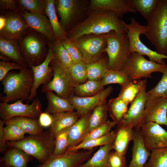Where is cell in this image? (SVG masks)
<instances>
[{
	"label": "cell",
	"instance_id": "31",
	"mask_svg": "<svg viewBox=\"0 0 167 167\" xmlns=\"http://www.w3.org/2000/svg\"><path fill=\"white\" fill-rule=\"evenodd\" d=\"M112 144L101 146L87 161L79 167H109L108 157L112 149Z\"/></svg>",
	"mask_w": 167,
	"mask_h": 167
},
{
	"label": "cell",
	"instance_id": "15",
	"mask_svg": "<svg viewBox=\"0 0 167 167\" xmlns=\"http://www.w3.org/2000/svg\"><path fill=\"white\" fill-rule=\"evenodd\" d=\"M141 133L144 145L149 152L167 148V131L160 124L147 122L142 126Z\"/></svg>",
	"mask_w": 167,
	"mask_h": 167
},
{
	"label": "cell",
	"instance_id": "12",
	"mask_svg": "<svg viewBox=\"0 0 167 167\" xmlns=\"http://www.w3.org/2000/svg\"><path fill=\"white\" fill-rule=\"evenodd\" d=\"M19 100L11 104L0 103V117L3 121L17 117H24L38 119L42 112L39 99L35 98L32 103L24 104Z\"/></svg>",
	"mask_w": 167,
	"mask_h": 167
},
{
	"label": "cell",
	"instance_id": "48",
	"mask_svg": "<svg viewBox=\"0 0 167 167\" xmlns=\"http://www.w3.org/2000/svg\"><path fill=\"white\" fill-rule=\"evenodd\" d=\"M61 41L67 50L74 64L82 61V56L80 51L71 41L67 40Z\"/></svg>",
	"mask_w": 167,
	"mask_h": 167
},
{
	"label": "cell",
	"instance_id": "3",
	"mask_svg": "<svg viewBox=\"0 0 167 167\" xmlns=\"http://www.w3.org/2000/svg\"><path fill=\"white\" fill-rule=\"evenodd\" d=\"M158 53L167 55V0H159L144 35Z\"/></svg>",
	"mask_w": 167,
	"mask_h": 167
},
{
	"label": "cell",
	"instance_id": "23",
	"mask_svg": "<svg viewBox=\"0 0 167 167\" xmlns=\"http://www.w3.org/2000/svg\"><path fill=\"white\" fill-rule=\"evenodd\" d=\"M0 158L1 167H27L33 157L15 147H8Z\"/></svg>",
	"mask_w": 167,
	"mask_h": 167
},
{
	"label": "cell",
	"instance_id": "7",
	"mask_svg": "<svg viewBox=\"0 0 167 167\" xmlns=\"http://www.w3.org/2000/svg\"><path fill=\"white\" fill-rule=\"evenodd\" d=\"M19 42L22 55L29 67L40 64L46 58L49 42L40 33L29 29Z\"/></svg>",
	"mask_w": 167,
	"mask_h": 167
},
{
	"label": "cell",
	"instance_id": "39",
	"mask_svg": "<svg viewBox=\"0 0 167 167\" xmlns=\"http://www.w3.org/2000/svg\"><path fill=\"white\" fill-rule=\"evenodd\" d=\"M147 83L145 79L138 82L131 81L124 86L121 88L118 96L128 104L131 103L142 89Z\"/></svg>",
	"mask_w": 167,
	"mask_h": 167
},
{
	"label": "cell",
	"instance_id": "13",
	"mask_svg": "<svg viewBox=\"0 0 167 167\" xmlns=\"http://www.w3.org/2000/svg\"><path fill=\"white\" fill-rule=\"evenodd\" d=\"M1 15L5 19V24L0 28V36L19 41L28 31V25L19 13L8 11Z\"/></svg>",
	"mask_w": 167,
	"mask_h": 167
},
{
	"label": "cell",
	"instance_id": "35",
	"mask_svg": "<svg viewBox=\"0 0 167 167\" xmlns=\"http://www.w3.org/2000/svg\"><path fill=\"white\" fill-rule=\"evenodd\" d=\"M108 57L97 61L86 64L88 79L99 81L103 78L108 69Z\"/></svg>",
	"mask_w": 167,
	"mask_h": 167
},
{
	"label": "cell",
	"instance_id": "14",
	"mask_svg": "<svg viewBox=\"0 0 167 167\" xmlns=\"http://www.w3.org/2000/svg\"><path fill=\"white\" fill-rule=\"evenodd\" d=\"M96 148L81 151L66 152L60 155L51 156L37 167H79L92 156Z\"/></svg>",
	"mask_w": 167,
	"mask_h": 167
},
{
	"label": "cell",
	"instance_id": "9",
	"mask_svg": "<svg viewBox=\"0 0 167 167\" xmlns=\"http://www.w3.org/2000/svg\"><path fill=\"white\" fill-rule=\"evenodd\" d=\"M107 33L88 34L71 42L80 51L82 61L86 64L98 61L105 57Z\"/></svg>",
	"mask_w": 167,
	"mask_h": 167
},
{
	"label": "cell",
	"instance_id": "11",
	"mask_svg": "<svg viewBox=\"0 0 167 167\" xmlns=\"http://www.w3.org/2000/svg\"><path fill=\"white\" fill-rule=\"evenodd\" d=\"M167 64H161L148 60L143 56L136 52L131 53L130 58L123 69L132 80L142 78H150L151 74L154 72L163 73Z\"/></svg>",
	"mask_w": 167,
	"mask_h": 167
},
{
	"label": "cell",
	"instance_id": "45",
	"mask_svg": "<svg viewBox=\"0 0 167 167\" xmlns=\"http://www.w3.org/2000/svg\"><path fill=\"white\" fill-rule=\"evenodd\" d=\"M6 125L3 128L5 142L19 141L25 137V133L17 126L9 124Z\"/></svg>",
	"mask_w": 167,
	"mask_h": 167
},
{
	"label": "cell",
	"instance_id": "34",
	"mask_svg": "<svg viewBox=\"0 0 167 167\" xmlns=\"http://www.w3.org/2000/svg\"><path fill=\"white\" fill-rule=\"evenodd\" d=\"M108 108L107 101L96 107L91 115L88 133L105 123L107 121Z\"/></svg>",
	"mask_w": 167,
	"mask_h": 167
},
{
	"label": "cell",
	"instance_id": "22",
	"mask_svg": "<svg viewBox=\"0 0 167 167\" xmlns=\"http://www.w3.org/2000/svg\"><path fill=\"white\" fill-rule=\"evenodd\" d=\"M132 159L127 167H143L150 155L143 143L141 129H134Z\"/></svg>",
	"mask_w": 167,
	"mask_h": 167
},
{
	"label": "cell",
	"instance_id": "20",
	"mask_svg": "<svg viewBox=\"0 0 167 167\" xmlns=\"http://www.w3.org/2000/svg\"><path fill=\"white\" fill-rule=\"evenodd\" d=\"M19 13L30 29L41 34L50 43H53L57 40L49 21L45 15L31 12L24 10H19Z\"/></svg>",
	"mask_w": 167,
	"mask_h": 167
},
{
	"label": "cell",
	"instance_id": "6",
	"mask_svg": "<svg viewBox=\"0 0 167 167\" xmlns=\"http://www.w3.org/2000/svg\"><path fill=\"white\" fill-rule=\"evenodd\" d=\"M107 43L105 52L108 57V70H123L131 54L127 33L114 31L108 33Z\"/></svg>",
	"mask_w": 167,
	"mask_h": 167
},
{
	"label": "cell",
	"instance_id": "44",
	"mask_svg": "<svg viewBox=\"0 0 167 167\" xmlns=\"http://www.w3.org/2000/svg\"><path fill=\"white\" fill-rule=\"evenodd\" d=\"M71 127L62 130L56 136L53 154L60 155L66 152L68 146V135Z\"/></svg>",
	"mask_w": 167,
	"mask_h": 167
},
{
	"label": "cell",
	"instance_id": "4",
	"mask_svg": "<svg viewBox=\"0 0 167 167\" xmlns=\"http://www.w3.org/2000/svg\"><path fill=\"white\" fill-rule=\"evenodd\" d=\"M6 147L17 148L42 164L54 153L55 139L48 131L36 135H29L22 139L16 142L6 141Z\"/></svg>",
	"mask_w": 167,
	"mask_h": 167
},
{
	"label": "cell",
	"instance_id": "47",
	"mask_svg": "<svg viewBox=\"0 0 167 167\" xmlns=\"http://www.w3.org/2000/svg\"><path fill=\"white\" fill-rule=\"evenodd\" d=\"M116 124L113 121L108 120L101 126L88 133L81 143L89 140L99 138L106 135L110 132L112 128Z\"/></svg>",
	"mask_w": 167,
	"mask_h": 167
},
{
	"label": "cell",
	"instance_id": "21",
	"mask_svg": "<svg viewBox=\"0 0 167 167\" xmlns=\"http://www.w3.org/2000/svg\"><path fill=\"white\" fill-rule=\"evenodd\" d=\"M90 11L102 10L115 12L121 18L129 13L136 12L129 4L127 0H90Z\"/></svg>",
	"mask_w": 167,
	"mask_h": 167
},
{
	"label": "cell",
	"instance_id": "10",
	"mask_svg": "<svg viewBox=\"0 0 167 167\" xmlns=\"http://www.w3.org/2000/svg\"><path fill=\"white\" fill-rule=\"evenodd\" d=\"M122 23L127 29L126 33L129 40L131 53L136 52L143 56H147L150 61L161 64H166L163 59H167V55L160 54L156 51L152 50L140 40V35H144L145 33L146 26L141 25L132 18H131L130 24H127L123 21Z\"/></svg>",
	"mask_w": 167,
	"mask_h": 167
},
{
	"label": "cell",
	"instance_id": "27",
	"mask_svg": "<svg viewBox=\"0 0 167 167\" xmlns=\"http://www.w3.org/2000/svg\"><path fill=\"white\" fill-rule=\"evenodd\" d=\"M0 52L2 55L26 68L28 67L22 55L18 41L8 40L0 36Z\"/></svg>",
	"mask_w": 167,
	"mask_h": 167
},
{
	"label": "cell",
	"instance_id": "5",
	"mask_svg": "<svg viewBox=\"0 0 167 167\" xmlns=\"http://www.w3.org/2000/svg\"><path fill=\"white\" fill-rule=\"evenodd\" d=\"M54 5L60 23L66 33L83 21L90 11L89 0H56Z\"/></svg>",
	"mask_w": 167,
	"mask_h": 167
},
{
	"label": "cell",
	"instance_id": "26",
	"mask_svg": "<svg viewBox=\"0 0 167 167\" xmlns=\"http://www.w3.org/2000/svg\"><path fill=\"white\" fill-rule=\"evenodd\" d=\"M51 115L52 122L48 131L54 138L62 130L71 126L80 117L76 111H68Z\"/></svg>",
	"mask_w": 167,
	"mask_h": 167
},
{
	"label": "cell",
	"instance_id": "37",
	"mask_svg": "<svg viewBox=\"0 0 167 167\" xmlns=\"http://www.w3.org/2000/svg\"><path fill=\"white\" fill-rule=\"evenodd\" d=\"M104 87L101 80H88L85 83L75 85V93L76 96L80 97L92 96L102 91L104 89Z\"/></svg>",
	"mask_w": 167,
	"mask_h": 167
},
{
	"label": "cell",
	"instance_id": "42",
	"mask_svg": "<svg viewBox=\"0 0 167 167\" xmlns=\"http://www.w3.org/2000/svg\"><path fill=\"white\" fill-rule=\"evenodd\" d=\"M19 10H24L32 13L45 15V0L16 1Z\"/></svg>",
	"mask_w": 167,
	"mask_h": 167
},
{
	"label": "cell",
	"instance_id": "8",
	"mask_svg": "<svg viewBox=\"0 0 167 167\" xmlns=\"http://www.w3.org/2000/svg\"><path fill=\"white\" fill-rule=\"evenodd\" d=\"M50 65L53 71L52 79L48 83L43 85L41 92H54L58 96L67 99L75 95V88L77 84L72 78L68 69L55 58Z\"/></svg>",
	"mask_w": 167,
	"mask_h": 167
},
{
	"label": "cell",
	"instance_id": "36",
	"mask_svg": "<svg viewBox=\"0 0 167 167\" xmlns=\"http://www.w3.org/2000/svg\"><path fill=\"white\" fill-rule=\"evenodd\" d=\"M159 0H127L130 6L138 12L147 21L152 16Z\"/></svg>",
	"mask_w": 167,
	"mask_h": 167
},
{
	"label": "cell",
	"instance_id": "16",
	"mask_svg": "<svg viewBox=\"0 0 167 167\" xmlns=\"http://www.w3.org/2000/svg\"><path fill=\"white\" fill-rule=\"evenodd\" d=\"M55 58L49 43L48 44V51L47 57L41 64L32 66L30 68L32 70L34 77V83L28 101H32L37 95V91L41 84H45L49 82L53 77V71L50 63Z\"/></svg>",
	"mask_w": 167,
	"mask_h": 167
},
{
	"label": "cell",
	"instance_id": "25",
	"mask_svg": "<svg viewBox=\"0 0 167 167\" xmlns=\"http://www.w3.org/2000/svg\"><path fill=\"white\" fill-rule=\"evenodd\" d=\"M92 111L80 117L71 126L69 133L67 149L81 143L87 134L89 121Z\"/></svg>",
	"mask_w": 167,
	"mask_h": 167
},
{
	"label": "cell",
	"instance_id": "24",
	"mask_svg": "<svg viewBox=\"0 0 167 167\" xmlns=\"http://www.w3.org/2000/svg\"><path fill=\"white\" fill-rule=\"evenodd\" d=\"M115 135L112 144V149L122 155L126 153L130 142L132 141L134 129L122 122L117 125Z\"/></svg>",
	"mask_w": 167,
	"mask_h": 167
},
{
	"label": "cell",
	"instance_id": "52",
	"mask_svg": "<svg viewBox=\"0 0 167 167\" xmlns=\"http://www.w3.org/2000/svg\"><path fill=\"white\" fill-rule=\"evenodd\" d=\"M38 120L42 127H47L50 126L52 122L51 114L45 112L41 113Z\"/></svg>",
	"mask_w": 167,
	"mask_h": 167
},
{
	"label": "cell",
	"instance_id": "1",
	"mask_svg": "<svg viewBox=\"0 0 167 167\" xmlns=\"http://www.w3.org/2000/svg\"><path fill=\"white\" fill-rule=\"evenodd\" d=\"M122 21L114 12L102 10L90 11L83 21L66 33L67 39L71 41L88 34H107L113 31L126 33L127 29Z\"/></svg>",
	"mask_w": 167,
	"mask_h": 167
},
{
	"label": "cell",
	"instance_id": "33",
	"mask_svg": "<svg viewBox=\"0 0 167 167\" xmlns=\"http://www.w3.org/2000/svg\"><path fill=\"white\" fill-rule=\"evenodd\" d=\"M128 104L119 96L110 99L107 103L110 117L116 124L122 120L127 111Z\"/></svg>",
	"mask_w": 167,
	"mask_h": 167
},
{
	"label": "cell",
	"instance_id": "46",
	"mask_svg": "<svg viewBox=\"0 0 167 167\" xmlns=\"http://www.w3.org/2000/svg\"><path fill=\"white\" fill-rule=\"evenodd\" d=\"M163 74L157 85L147 92L148 96L167 99V64L166 69Z\"/></svg>",
	"mask_w": 167,
	"mask_h": 167
},
{
	"label": "cell",
	"instance_id": "49",
	"mask_svg": "<svg viewBox=\"0 0 167 167\" xmlns=\"http://www.w3.org/2000/svg\"><path fill=\"white\" fill-rule=\"evenodd\" d=\"M108 162L109 167H127L124 156L114 150L109 155Z\"/></svg>",
	"mask_w": 167,
	"mask_h": 167
},
{
	"label": "cell",
	"instance_id": "41",
	"mask_svg": "<svg viewBox=\"0 0 167 167\" xmlns=\"http://www.w3.org/2000/svg\"><path fill=\"white\" fill-rule=\"evenodd\" d=\"M143 167H167V148L154 149Z\"/></svg>",
	"mask_w": 167,
	"mask_h": 167
},
{
	"label": "cell",
	"instance_id": "51",
	"mask_svg": "<svg viewBox=\"0 0 167 167\" xmlns=\"http://www.w3.org/2000/svg\"><path fill=\"white\" fill-rule=\"evenodd\" d=\"M0 9L1 14L8 11L19 12L16 1L14 0H0Z\"/></svg>",
	"mask_w": 167,
	"mask_h": 167
},
{
	"label": "cell",
	"instance_id": "17",
	"mask_svg": "<svg viewBox=\"0 0 167 167\" xmlns=\"http://www.w3.org/2000/svg\"><path fill=\"white\" fill-rule=\"evenodd\" d=\"M146 84L143 86L131 102L126 115L121 122L131 126L135 130L141 129L143 126V114L148 97V92L146 91Z\"/></svg>",
	"mask_w": 167,
	"mask_h": 167
},
{
	"label": "cell",
	"instance_id": "40",
	"mask_svg": "<svg viewBox=\"0 0 167 167\" xmlns=\"http://www.w3.org/2000/svg\"><path fill=\"white\" fill-rule=\"evenodd\" d=\"M55 58L63 66L68 69L74 63L67 50L62 41L57 40L53 43L49 42Z\"/></svg>",
	"mask_w": 167,
	"mask_h": 167
},
{
	"label": "cell",
	"instance_id": "32",
	"mask_svg": "<svg viewBox=\"0 0 167 167\" xmlns=\"http://www.w3.org/2000/svg\"><path fill=\"white\" fill-rule=\"evenodd\" d=\"M115 135V131H112L101 137L89 140L81 143L76 146L70 147L67 149L66 152L76 151L81 149L91 150L97 146L112 144Z\"/></svg>",
	"mask_w": 167,
	"mask_h": 167
},
{
	"label": "cell",
	"instance_id": "19",
	"mask_svg": "<svg viewBox=\"0 0 167 167\" xmlns=\"http://www.w3.org/2000/svg\"><path fill=\"white\" fill-rule=\"evenodd\" d=\"M113 90L111 86L104 89L97 94L90 96L80 97L73 95L67 100L73 106L79 117L87 114L96 107L106 101Z\"/></svg>",
	"mask_w": 167,
	"mask_h": 167
},
{
	"label": "cell",
	"instance_id": "30",
	"mask_svg": "<svg viewBox=\"0 0 167 167\" xmlns=\"http://www.w3.org/2000/svg\"><path fill=\"white\" fill-rule=\"evenodd\" d=\"M45 15L48 18L57 39L61 41L67 40L66 33L62 28L58 20L54 0H46Z\"/></svg>",
	"mask_w": 167,
	"mask_h": 167
},
{
	"label": "cell",
	"instance_id": "50",
	"mask_svg": "<svg viewBox=\"0 0 167 167\" xmlns=\"http://www.w3.org/2000/svg\"><path fill=\"white\" fill-rule=\"evenodd\" d=\"M26 68L23 66L15 62H10L3 61H0V80L5 77L8 72L13 70H22Z\"/></svg>",
	"mask_w": 167,
	"mask_h": 167
},
{
	"label": "cell",
	"instance_id": "2",
	"mask_svg": "<svg viewBox=\"0 0 167 167\" xmlns=\"http://www.w3.org/2000/svg\"><path fill=\"white\" fill-rule=\"evenodd\" d=\"M1 82L4 94L0 95L1 102L9 103L19 100H28L34 83L33 72L28 68L19 72H10Z\"/></svg>",
	"mask_w": 167,
	"mask_h": 167
},
{
	"label": "cell",
	"instance_id": "43",
	"mask_svg": "<svg viewBox=\"0 0 167 167\" xmlns=\"http://www.w3.org/2000/svg\"><path fill=\"white\" fill-rule=\"evenodd\" d=\"M68 70L77 84L84 83L88 80L86 64L83 61L74 64Z\"/></svg>",
	"mask_w": 167,
	"mask_h": 167
},
{
	"label": "cell",
	"instance_id": "18",
	"mask_svg": "<svg viewBox=\"0 0 167 167\" xmlns=\"http://www.w3.org/2000/svg\"><path fill=\"white\" fill-rule=\"evenodd\" d=\"M167 99L148 96L143 114V126L149 122L167 126Z\"/></svg>",
	"mask_w": 167,
	"mask_h": 167
},
{
	"label": "cell",
	"instance_id": "28",
	"mask_svg": "<svg viewBox=\"0 0 167 167\" xmlns=\"http://www.w3.org/2000/svg\"><path fill=\"white\" fill-rule=\"evenodd\" d=\"M48 105L44 112L52 114L68 111H75L73 106L67 99L62 98L52 91L46 92Z\"/></svg>",
	"mask_w": 167,
	"mask_h": 167
},
{
	"label": "cell",
	"instance_id": "29",
	"mask_svg": "<svg viewBox=\"0 0 167 167\" xmlns=\"http://www.w3.org/2000/svg\"><path fill=\"white\" fill-rule=\"evenodd\" d=\"M4 121L5 124L16 125L25 133L29 135L39 134L44 131L38 119L24 117H17Z\"/></svg>",
	"mask_w": 167,
	"mask_h": 167
},
{
	"label": "cell",
	"instance_id": "53",
	"mask_svg": "<svg viewBox=\"0 0 167 167\" xmlns=\"http://www.w3.org/2000/svg\"><path fill=\"white\" fill-rule=\"evenodd\" d=\"M5 124L3 120L0 119V152L4 153L6 150V142L4 141V136L3 131L4 125Z\"/></svg>",
	"mask_w": 167,
	"mask_h": 167
},
{
	"label": "cell",
	"instance_id": "38",
	"mask_svg": "<svg viewBox=\"0 0 167 167\" xmlns=\"http://www.w3.org/2000/svg\"><path fill=\"white\" fill-rule=\"evenodd\" d=\"M124 70H108L101 80L103 86L110 84H118L123 87L132 81Z\"/></svg>",
	"mask_w": 167,
	"mask_h": 167
}]
</instances>
